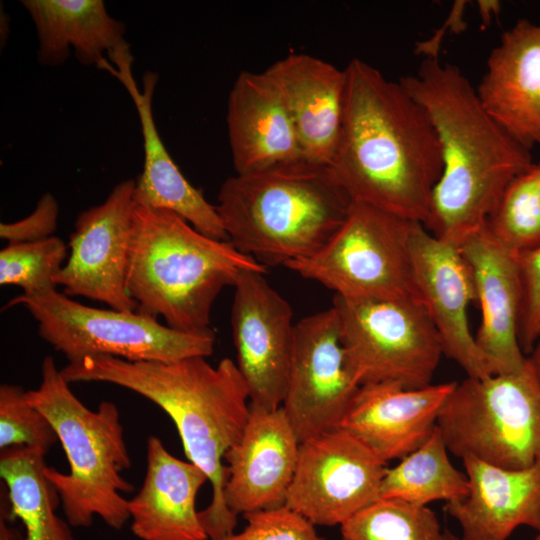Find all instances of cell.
<instances>
[{"label":"cell","mask_w":540,"mask_h":540,"mask_svg":"<svg viewBox=\"0 0 540 540\" xmlns=\"http://www.w3.org/2000/svg\"><path fill=\"white\" fill-rule=\"evenodd\" d=\"M38 38L41 65L57 67L71 49L83 65L105 68L104 54L125 41L126 26L111 17L102 0H22Z\"/></svg>","instance_id":"25"},{"label":"cell","mask_w":540,"mask_h":540,"mask_svg":"<svg viewBox=\"0 0 540 540\" xmlns=\"http://www.w3.org/2000/svg\"><path fill=\"white\" fill-rule=\"evenodd\" d=\"M468 493L446 502L462 540H507L522 526L540 532V466L511 470L462 458Z\"/></svg>","instance_id":"21"},{"label":"cell","mask_w":540,"mask_h":540,"mask_svg":"<svg viewBox=\"0 0 540 540\" xmlns=\"http://www.w3.org/2000/svg\"><path fill=\"white\" fill-rule=\"evenodd\" d=\"M108 58L112 65L109 64L106 70L128 91L141 123L144 165L136 180L135 205L172 211L202 234L227 241L228 237L216 207L184 177L160 138L152 113L157 74L146 72L140 90L132 74L133 57L127 42L120 45Z\"/></svg>","instance_id":"16"},{"label":"cell","mask_w":540,"mask_h":540,"mask_svg":"<svg viewBox=\"0 0 540 540\" xmlns=\"http://www.w3.org/2000/svg\"><path fill=\"white\" fill-rule=\"evenodd\" d=\"M59 207L50 193H45L27 217L0 224V237L8 243L33 242L53 236L57 228Z\"/></svg>","instance_id":"34"},{"label":"cell","mask_w":540,"mask_h":540,"mask_svg":"<svg viewBox=\"0 0 540 540\" xmlns=\"http://www.w3.org/2000/svg\"><path fill=\"white\" fill-rule=\"evenodd\" d=\"M533 540H540V532Z\"/></svg>","instance_id":"38"},{"label":"cell","mask_w":540,"mask_h":540,"mask_svg":"<svg viewBox=\"0 0 540 540\" xmlns=\"http://www.w3.org/2000/svg\"><path fill=\"white\" fill-rule=\"evenodd\" d=\"M207 475L192 462L167 451L149 436L146 473L139 493L129 500L131 531L141 540H207L195 508Z\"/></svg>","instance_id":"24"},{"label":"cell","mask_w":540,"mask_h":540,"mask_svg":"<svg viewBox=\"0 0 540 540\" xmlns=\"http://www.w3.org/2000/svg\"><path fill=\"white\" fill-rule=\"evenodd\" d=\"M337 145L329 163L353 202L427 227L443 162L422 105L376 67L352 59Z\"/></svg>","instance_id":"1"},{"label":"cell","mask_w":540,"mask_h":540,"mask_svg":"<svg viewBox=\"0 0 540 540\" xmlns=\"http://www.w3.org/2000/svg\"><path fill=\"white\" fill-rule=\"evenodd\" d=\"M66 257L67 247L56 236L8 243L0 251V284L19 286L26 296L56 289L55 277Z\"/></svg>","instance_id":"30"},{"label":"cell","mask_w":540,"mask_h":540,"mask_svg":"<svg viewBox=\"0 0 540 540\" xmlns=\"http://www.w3.org/2000/svg\"><path fill=\"white\" fill-rule=\"evenodd\" d=\"M456 383L420 389L392 382L361 385L338 428L354 435L385 463L402 459L432 434Z\"/></svg>","instance_id":"19"},{"label":"cell","mask_w":540,"mask_h":540,"mask_svg":"<svg viewBox=\"0 0 540 540\" xmlns=\"http://www.w3.org/2000/svg\"><path fill=\"white\" fill-rule=\"evenodd\" d=\"M46 454L28 446L1 450L0 476L8 490V516L23 523V540H75L71 525L56 515L60 498L44 474Z\"/></svg>","instance_id":"26"},{"label":"cell","mask_w":540,"mask_h":540,"mask_svg":"<svg viewBox=\"0 0 540 540\" xmlns=\"http://www.w3.org/2000/svg\"><path fill=\"white\" fill-rule=\"evenodd\" d=\"M264 72L287 107L303 156L329 165L341 128L345 69L296 53L276 61Z\"/></svg>","instance_id":"22"},{"label":"cell","mask_w":540,"mask_h":540,"mask_svg":"<svg viewBox=\"0 0 540 540\" xmlns=\"http://www.w3.org/2000/svg\"><path fill=\"white\" fill-rule=\"evenodd\" d=\"M437 426L449 452L505 469L540 466V383L522 370L457 382Z\"/></svg>","instance_id":"7"},{"label":"cell","mask_w":540,"mask_h":540,"mask_svg":"<svg viewBox=\"0 0 540 540\" xmlns=\"http://www.w3.org/2000/svg\"><path fill=\"white\" fill-rule=\"evenodd\" d=\"M243 516L246 527L222 540H325L312 522L286 505Z\"/></svg>","instance_id":"32"},{"label":"cell","mask_w":540,"mask_h":540,"mask_svg":"<svg viewBox=\"0 0 540 540\" xmlns=\"http://www.w3.org/2000/svg\"><path fill=\"white\" fill-rule=\"evenodd\" d=\"M399 82L428 113L441 147L443 169L425 228L458 246L533 164L530 150L485 110L463 72L437 55L427 56L415 75Z\"/></svg>","instance_id":"3"},{"label":"cell","mask_w":540,"mask_h":540,"mask_svg":"<svg viewBox=\"0 0 540 540\" xmlns=\"http://www.w3.org/2000/svg\"><path fill=\"white\" fill-rule=\"evenodd\" d=\"M244 271L267 267L172 211L135 205L126 289L137 311L175 330L209 331L215 299Z\"/></svg>","instance_id":"5"},{"label":"cell","mask_w":540,"mask_h":540,"mask_svg":"<svg viewBox=\"0 0 540 540\" xmlns=\"http://www.w3.org/2000/svg\"><path fill=\"white\" fill-rule=\"evenodd\" d=\"M522 305L519 342L524 353H530L540 336V245L519 254Z\"/></svg>","instance_id":"33"},{"label":"cell","mask_w":540,"mask_h":540,"mask_svg":"<svg viewBox=\"0 0 540 540\" xmlns=\"http://www.w3.org/2000/svg\"><path fill=\"white\" fill-rule=\"evenodd\" d=\"M439 540H462L460 537L454 535L449 530H443Z\"/></svg>","instance_id":"37"},{"label":"cell","mask_w":540,"mask_h":540,"mask_svg":"<svg viewBox=\"0 0 540 540\" xmlns=\"http://www.w3.org/2000/svg\"><path fill=\"white\" fill-rule=\"evenodd\" d=\"M412 223L353 202L343 224L318 252L285 267L345 298H417L409 252Z\"/></svg>","instance_id":"10"},{"label":"cell","mask_w":540,"mask_h":540,"mask_svg":"<svg viewBox=\"0 0 540 540\" xmlns=\"http://www.w3.org/2000/svg\"><path fill=\"white\" fill-rule=\"evenodd\" d=\"M476 92L517 142L528 150L540 146V25L522 19L504 32Z\"/></svg>","instance_id":"20"},{"label":"cell","mask_w":540,"mask_h":540,"mask_svg":"<svg viewBox=\"0 0 540 540\" xmlns=\"http://www.w3.org/2000/svg\"><path fill=\"white\" fill-rule=\"evenodd\" d=\"M529 365L540 383V336L537 339L530 355L527 357Z\"/></svg>","instance_id":"35"},{"label":"cell","mask_w":540,"mask_h":540,"mask_svg":"<svg viewBox=\"0 0 540 540\" xmlns=\"http://www.w3.org/2000/svg\"><path fill=\"white\" fill-rule=\"evenodd\" d=\"M409 252L418 300L424 306L441 340L443 353L470 378L498 374L497 366L479 349L467 316L476 300L471 271L457 246L434 236L413 222Z\"/></svg>","instance_id":"15"},{"label":"cell","mask_w":540,"mask_h":540,"mask_svg":"<svg viewBox=\"0 0 540 540\" xmlns=\"http://www.w3.org/2000/svg\"><path fill=\"white\" fill-rule=\"evenodd\" d=\"M217 200L228 241L266 267L318 252L353 203L328 164L305 157L236 173Z\"/></svg>","instance_id":"4"},{"label":"cell","mask_w":540,"mask_h":540,"mask_svg":"<svg viewBox=\"0 0 540 540\" xmlns=\"http://www.w3.org/2000/svg\"><path fill=\"white\" fill-rule=\"evenodd\" d=\"M469 490L465 472L455 468L448 456L444 438L435 427L429 438L416 450L387 468L381 483L380 499L427 506L464 497Z\"/></svg>","instance_id":"27"},{"label":"cell","mask_w":540,"mask_h":540,"mask_svg":"<svg viewBox=\"0 0 540 540\" xmlns=\"http://www.w3.org/2000/svg\"><path fill=\"white\" fill-rule=\"evenodd\" d=\"M21 386H0V449L13 446L40 448L48 452L58 441L49 420L27 399Z\"/></svg>","instance_id":"31"},{"label":"cell","mask_w":540,"mask_h":540,"mask_svg":"<svg viewBox=\"0 0 540 540\" xmlns=\"http://www.w3.org/2000/svg\"><path fill=\"white\" fill-rule=\"evenodd\" d=\"M24 306L38 322L39 336L68 363L105 355L127 361L173 362L211 355L215 335L184 332L139 311L100 309L71 300L56 289L11 299L5 308Z\"/></svg>","instance_id":"8"},{"label":"cell","mask_w":540,"mask_h":540,"mask_svg":"<svg viewBox=\"0 0 540 540\" xmlns=\"http://www.w3.org/2000/svg\"><path fill=\"white\" fill-rule=\"evenodd\" d=\"M342 342L361 385L392 382L406 389L432 384L443 348L422 303L334 295Z\"/></svg>","instance_id":"9"},{"label":"cell","mask_w":540,"mask_h":540,"mask_svg":"<svg viewBox=\"0 0 540 540\" xmlns=\"http://www.w3.org/2000/svg\"><path fill=\"white\" fill-rule=\"evenodd\" d=\"M265 273L242 272L234 285L231 324L237 367L249 392L250 406H282L293 350V312Z\"/></svg>","instance_id":"14"},{"label":"cell","mask_w":540,"mask_h":540,"mask_svg":"<svg viewBox=\"0 0 540 540\" xmlns=\"http://www.w3.org/2000/svg\"><path fill=\"white\" fill-rule=\"evenodd\" d=\"M27 393L28 401L49 420L69 462V473L46 467L44 474L55 487L73 527H89L99 516L113 529L130 519L129 500L121 492L133 485L120 475L131 465L117 406L102 401L88 409L71 391L54 359L46 356L41 383Z\"/></svg>","instance_id":"6"},{"label":"cell","mask_w":540,"mask_h":540,"mask_svg":"<svg viewBox=\"0 0 540 540\" xmlns=\"http://www.w3.org/2000/svg\"><path fill=\"white\" fill-rule=\"evenodd\" d=\"M485 223L517 254L540 245V164L533 163L509 184Z\"/></svg>","instance_id":"28"},{"label":"cell","mask_w":540,"mask_h":540,"mask_svg":"<svg viewBox=\"0 0 540 540\" xmlns=\"http://www.w3.org/2000/svg\"><path fill=\"white\" fill-rule=\"evenodd\" d=\"M386 465L341 428L321 433L300 443L285 505L315 526H340L380 499Z\"/></svg>","instance_id":"11"},{"label":"cell","mask_w":540,"mask_h":540,"mask_svg":"<svg viewBox=\"0 0 540 540\" xmlns=\"http://www.w3.org/2000/svg\"><path fill=\"white\" fill-rule=\"evenodd\" d=\"M226 120L236 173L304 157L287 107L264 71H243L237 76Z\"/></svg>","instance_id":"23"},{"label":"cell","mask_w":540,"mask_h":540,"mask_svg":"<svg viewBox=\"0 0 540 540\" xmlns=\"http://www.w3.org/2000/svg\"><path fill=\"white\" fill-rule=\"evenodd\" d=\"M342 540H439L442 530L428 506L379 499L340 525Z\"/></svg>","instance_id":"29"},{"label":"cell","mask_w":540,"mask_h":540,"mask_svg":"<svg viewBox=\"0 0 540 540\" xmlns=\"http://www.w3.org/2000/svg\"><path fill=\"white\" fill-rule=\"evenodd\" d=\"M299 448L282 407L266 410L250 406L241 438L224 456L227 507L236 515H245L285 505Z\"/></svg>","instance_id":"17"},{"label":"cell","mask_w":540,"mask_h":540,"mask_svg":"<svg viewBox=\"0 0 540 540\" xmlns=\"http://www.w3.org/2000/svg\"><path fill=\"white\" fill-rule=\"evenodd\" d=\"M1 521H0V540H17L13 531L10 530L6 524V514L1 512Z\"/></svg>","instance_id":"36"},{"label":"cell","mask_w":540,"mask_h":540,"mask_svg":"<svg viewBox=\"0 0 540 540\" xmlns=\"http://www.w3.org/2000/svg\"><path fill=\"white\" fill-rule=\"evenodd\" d=\"M69 382H107L149 399L174 422L185 454L208 477L210 504L198 512L211 540L234 533L237 515L226 505V452L241 438L250 414L247 385L237 364L222 359L216 366L204 356L173 362L127 361L97 355L61 369Z\"/></svg>","instance_id":"2"},{"label":"cell","mask_w":540,"mask_h":540,"mask_svg":"<svg viewBox=\"0 0 540 540\" xmlns=\"http://www.w3.org/2000/svg\"><path fill=\"white\" fill-rule=\"evenodd\" d=\"M135 186L136 180H123L103 203L78 214L68 260L55 277V284L68 297H86L115 310L137 311L126 289Z\"/></svg>","instance_id":"13"},{"label":"cell","mask_w":540,"mask_h":540,"mask_svg":"<svg viewBox=\"0 0 540 540\" xmlns=\"http://www.w3.org/2000/svg\"><path fill=\"white\" fill-rule=\"evenodd\" d=\"M359 387L334 307L296 322L281 407L299 442L337 429Z\"/></svg>","instance_id":"12"},{"label":"cell","mask_w":540,"mask_h":540,"mask_svg":"<svg viewBox=\"0 0 540 540\" xmlns=\"http://www.w3.org/2000/svg\"><path fill=\"white\" fill-rule=\"evenodd\" d=\"M473 278L481 323L475 342L500 373L523 369L527 357L519 342L522 284L519 254L499 242L486 223L458 246Z\"/></svg>","instance_id":"18"}]
</instances>
